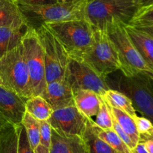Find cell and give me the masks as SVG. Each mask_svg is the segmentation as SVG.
I'll list each match as a JSON object with an SVG mask.
<instances>
[{"mask_svg":"<svg viewBox=\"0 0 153 153\" xmlns=\"http://www.w3.org/2000/svg\"><path fill=\"white\" fill-rule=\"evenodd\" d=\"M140 8L139 0H89L85 19L96 29L105 31L108 25L115 21L128 25Z\"/></svg>","mask_w":153,"mask_h":153,"instance_id":"6da1fadb","label":"cell"},{"mask_svg":"<svg viewBox=\"0 0 153 153\" xmlns=\"http://www.w3.org/2000/svg\"><path fill=\"white\" fill-rule=\"evenodd\" d=\"M105 32L118 52L123 74L126 76L144 75L153 80V71L148 67L130 39L126 29V24L115 21L108 25Z\"/></svg>","mask_w":153,"mask_h":153,"instance_id":"7a4b0ae2","label":"cell"},{"mask_svg":"<svg viewBox=\"0 0 153 153\" xmlns=\"http://www.w3.org/2000/svg\"><path fill=\"white\" fill-rule=\"evenodd\" d=\"M0 83L25 98L33 95L22 41L0 58Z\"/></svg>","mask_w":153,"mask_h":153,"instance_id":"3957f363","label":"cell"},{"mask_svg":"<svg viewBox=\"0 0 153 153\" xmlns=\"http://www.w3.org/2000/svg\"><path fill=\"white\" fill-rule=\"evenodd\" d=\"M44 24L59 39L72 58H81L94 41V28L85 18Z\"/></svg>","mask_w":153,"mask_h":153,"instance_id":"277c9868","label":"cell"},{"mask_svg":"<svg viewBox=\"0 0 153 153\" xmlns=\"http://www.w3.org/2000/svg\"><path fill=\"white\" fill-rule=\"evenodd\" d=\"M87 2L88 0H82L73 3L56 2L44 5H19L30 26H31L35 22L38 26L43 23L85 19Z\"/></svg>","mask_w":153,"mask_h":153,"instance_id":"5b68a950","label":"cell"},{"mask_svg":"<svg viewBox=\"0 0 153 153\" xmlns=\"http://www.w3.org/2000/svg\"><path fill=\"white\" fill-rule=\"evenodd\" d=\"M80 58L103 77L107 78L109 74L121 69L116 47L107 32L103 30L94 28L92 45Z\"/></svg>","mask_w":153,"mask_h":153,"instance_id":"8992f818","label":"cell"},{"mask_svg":"<svg viewBox=\"0 0 153 153\" xmlns=\"http://www.w3.org/2000/svg\"><path fill=\"white\" fill-rule=\"evenodd\" d=\"M34 28L43 47L46 82L65 78L70 58L68 52L46 24H41Z\"/></svg>","mask_w":153,"mask_h":153,"instance_id":"52a82bcc","label":"cell"},{"mask_svg":"<svg viewBox=\"0 0 153 153\" xmlns=\"http://www.w3.org/2000/svg\"><path fill=\"white\" fill-rule=\"evenodd\" d=\"M33 95H42L46 86L43 47L35 28L29 26L22 39Z\"/></svg>","mask_w":153,"mask_h":153,"instance_id":"ba28073f","label":"cell"},{"mask_svg":"<svg viewBox=\"0 0 153 153\" xmlns=\"http://www.w3.org/2000/svg\"><path fill=\"white\" fill-rule=\"evenodd\" d=\"M118 91L131 99L134 109L153 124V80L144 75L126 76L115 81Z\"/></svg>","mask_w":153,"mask_h":153,"instance_id":"9c48e42d","label":"cell"},{"mask_svg":"<svg viewBox=\"0 0 153 153\" xmlns=\"http://www.w3.org/2000/svg\"><path fill=\"white\" fill-rule=\"evenodd\" d=\"M65 78L73 92L88 89L102 95L111 88L107 78L100 76L80 58L70 57Z\"/></svg>","mask_w":153,"mask_h":153,"instance_id":"30bf717a","label":"cell"},{"mask_svg":"<svg viewBox=\"0 0 153 153\" xmlns=\"http://www.w3.org/2000/svg\"><path fill=\"white\" fill-rule=\"evenodd\" d=\"M52 128L67 135L82 136L88 118L84 116L76 106L55 110L49 119Z\"/></svg>","mask_w":153,"mask_h":153,"instance_id":"8fae6325","label":"cell"},{"mask_svg":"<svg viewBox=\"0 0 153 153\" xmlns=\"http://www.w3.org/2000/svg\"><path fill=\"white\" fill-rule=\"evenodd\" d=\"M26 99L0 84V122L16 126L21 124Z\"/></svg>","mask_w":153,"mask_h":153,"instance_id":"7c38bea8","label":"cell"},{"mask_svg":"<svg viewBox=\"0 0 153 153\" xmlns=\"http://www.w3.org/2000/svg\"><path fill=\"white\" fill-rule=\"evenodd\" d=\"M41 96L53 110L75 105L74 92L66 78L48 82Z\"/></svg>","mask_w":153,"mask_h":153,"instance_id":"4fadbf2b","label":"cell"},{"mask_svg":"<svg viewBox=\"0 0 153 153\" xmlns=\"http://www.w3.org/2000/svg\"><path fill=\"white\" fill-rule=\"evenodd\" d=\"M49 153H88L82 136L67 135L52 128Z\"/></svg>","mask_w":153,"mask_h":153,"instance_id":"5bb4252c","label":"cell"},{"mask_svg":"<svg viewBox=\"0 0 153 153\" xmlns=\"http://www.w3.org/2000/svg\"><path fill=\"white\" fill-rule=\"evenodd\" d=\"M31 26L16 0H0V27Z\"/></svg>","mask_w":153,"mask_h":153,"instance_id":"9a60e30c","label":"cell"},{"mask_svg":"<svg viewBox=\"0 0 153 153\" xmlns=\"http://www.w3.org/2000/svg\"><path fill=\"white\" fill-rule=\"evenodd\" d=\"M74 103L78 110L88 119L97 115L102 103V97L91 90L79 89L74 92Z\"/></svg>","mask_w":153,"mask_h":153,"instance_id":"2e32d148","label":"cell"},{"mask_svg":"<svg viewBox=\"0 0 153 153\" xmlns=\"http://www.w3.org/2000/svg\"><path fill=\"white\" fill-rule=\"evenodd\" d=\"M126 29L136 49L153 71V37L132 26L126 25Z\"/></svg>","mask_w":153,"mask_h":153,"instance_id":"e0dca14e","label":"cell"},{"mask_svg":"<svg viewBox=\"0 0 153 153\" xmlns=\"http://www.w3.org/2000/svg\"><path fill=\"white\" fill-rule=\"evenodd\" d=\"M28 27H0V58L21 43Z\"/></svg>","mask_w":153,"mask_h":153,"instance_id":"ac0fdd59","label":"cell"},{"mask_svg":"<svg viewBox=\"0 0 153 153\" xmlns=\"http://www.w3.org/2000/svg\"><path fill=\"white\" fill-rule=\"evenodd\" d=\"M91 120L88 119L86 129L82 135V139L86 146L88 153H119L107 142L100 138L92 126ZM94 120V119H93Z\"/></svg>","mask_w":153,"mask_h":153,"instance_id":"d6986e66","label":"cell"},{"mask_svg":"<svg viewBox=\"0 0 153 153\" xmlns=\"http://www.w3.org/2000/svg\"><path fill=\"white\" fill-rule=\"evenodd\" d=\"M53 109L41 95H32L25 100V112L38 121H46L50 118Z\"/></svg>","mask_w":153,"mask_h":153,"instance_id":"ffe728a7","label":"cell"},{"mask_svg":"<svg viewBox=\"0 0 153 153\" xmlns=\"http://www.w3.org/2000/svg\"><path fill=\"white\" fill-rule=\"evenodd\" d=\"M101 96L110 106L126 112L132 118L137 115L131 99L120 91L109 88Z\"/></svg>","mask_w":153,"mask_h":153,"instance_id":"44dd1931","label":"cell"},{"mask_svg":"<svg viewBox=\"0 0 153 153\" xmlns=\"http://www.w3.org/2000/svg\"><path fill=\"white\" fill-rule=\"evenodd\" d=\"M108 106L112 117L119 124V125L120 126L123 130H124V132L129 136L130 139L136 145L139 142L140 134H139L137 128H136L134 118L131 116L128 115V113L112 107L109 105Z\"/></svg>","mask_w":153,"mask_h":153,"instance_id":"7402d4cb","label":"cell"},{"mask_svg":"<svg viewBox=\"0 0 153 153\" xmlns=\"http://www.w3.org/2000/svg\"><path fill=\"white\" fill-rule=\"evenodd\" d=\"M18 126L6 124L0 129V153H17Z\"/></svg>","mask_w":153,"mask_h":153,"instance_id":"603a6c76","label":"cell"},{"mask_svg":"<svg viewBox=\"0 0 153 153\" xmlns=\"http://www.w3.org/2000/svg\"><path fill=\"white\" fill-rule=\"evenodd\" d=\"M92 126L96 134L100 138L107 142L114 149L119 153H131V149L121 140V138L117 134L116 132L111 129H102L99 128L94 123V120H91Z\"/></svg>","mask_w":153,"mask_h":153,"instance_id":"cb8c5ba5","label":"cell"},{"mask_svg":"<svg viewBox=\"0 0 153 153\" xmlns=\"http://www.w3.org/2000/svg\"><path fill=\"white\" fill-rule=\"evenodd\" d=\"M21 124L25 129L31 148L34 150L40 144V121L25 112Z\"/></svg>","mask_w":153,"mask_h":153,"instance_id":"d4e9b609","label":"cell"},{"mask_svg":"<svg viewBox=\"0 0 153 153\" xmlns=\"http://www.w3.org/2000/svg\"><path fill=\"white\" fill-rule=\"evenodd\" d=\"M94 123L102 129L113 128L112 115L111 113L108 105L107 104L105 100L102 98V103L100 105V110H99L97 115L96 116V120L94 121Z\"/></svg>","mask_w":153,"mask_h":153,"instance_id":"484cf974","label":"cell"},{"mask_svg":"<svg viewBox=\"0 0 153 153\" xmlns=\"http://www.w3.org/2000/svg\"><path fill=\"white\" fill-rule=\"evenodd\" d=\"M153 23V5L141 8L128 25L135 26Z\"/></svg>","mask_w":153,"mask_h":153,"instance_id":"4316f807","label":"cell"},{"mask_svg":"<svg viewBox=\"0 0 153 153\" xmlns=\"http://www.w3.org/2000/svg\"><path fill=\"white\" fill-rule=\"evenodd\" d=\"M17 153H34V149L31 148L26 133L22 124L18 126V145Z\"/></svg>","mask_w":153,"mask_h":153,"instance_id":"83f0119b","label":"cell"},{"mask_svg":"<svg viewBox=\"0 0 153 153\" xmlns=\"http://www.w3.org/2000/svg\"><path fill=\"white\" fill-rule=\"evenodd\" d=\"M133 118L139 134L153 135V124L150 120L144 116H139L137 115Z\"/></svg>","mask_w":153,"mask_h":153,"instance_id":"f1b7e54d","label":"cell"},{"mask_svg":"<svg viewBox=\"0 0 153 153\" xmlns=\"http://www.w3.org/2000/svg\"><path fill=\"white\" fill-rule=\"evenodd\" d=\"M40 144L49 148L52 139V127L49 120L40 122Z\"/></svg>","mask_w":153,"mask_h":153,"instance_id":"f546056e","label":"cell"},{"mask_svg":"<svg viewBox=\"0 0 153 153\" xmlns=\"http://www.w3.org/2000/svg\"><path fill=\"white\" fill-rule=\"evenodd\" d=\"M112 118H113L114 130V131L117 133V134L118 136L121 138V140H122L123 141V142H125V143L126 144V145L128 146L131 149H132V148H134L136 145L132 142V140L130 139L129 136H128V135H127L124 132V130H123V129L121 128L120 126L119 125V124H118V123L115 121L114 118L113 117H112Z\"/></svg>","mask_w":153,"mask_h":153,"instance_id":"4dcf8cb0","label":"cell"},{"mask_svg":"<svg viewBox=\"0 0 153 153\" xmlns=\"http://www.w3.org/2000/svg\"><path fill=\"white\" fill-rule=\"evenodd\" d=\"M19 4H29V5H44V4L56 3V0H16Z\"/></svg>","mask_w":153,"mask_h":153,"instance_id":"1f68e13d","label":"cell"},{"mask_svg":"<svg viewBox=\"0 0 153 153\" xmlns=\"http://www.w3.org/2000/svg\"><path fill=\"white\" fill-rule=\"evenodd\" d=\"M139 141L145 144L149 153H153V135L140 134Z\"/></svg>","mask_w":153,"mask_h":153,"instance_id":"d6a6232c","label":"cell"},{"mask_svg":"<svg viewBox=\"0 0 153 153\" xmlns=\"http://www.w3.org/2000/svg\"><path fill=\"white\" fill-rule=\"evenodd\" d=\"M132 26L135 27L136 28L140 30V31L147 33L148 34H149V35L153 37V23L141 24V25H135Z\"/></svg>","mask_w":153,"mask_h":153,"instance_id":"836d02e7","label":"cell"},{"mask_svg":"<svg viewBox=\"0 0 153 153\" xmlns=\"http://www.w3.org/2000/svg\"><path fill=\"white\" fill-rule=\"evenodd\" d=\"M131 153H149L143 142L139 141L135 146L131 149Z\"/></svg>","mask_w":153,"mask_h":153,"instance_id":"e575fe53","label":"cell"},{"mask_svg":"<svg viewBox=\"0 0 153 153\" xmlns=\"http://www.w3.org/2000/svg\"><path fill=\"white\" fill-rule=\"evenodd\" d=\"M34 151V153H49V148L40 144Z\"/></svg>","mask_w":153,"mask_h":153,"instance_id":"d590c367","label":"cell"},{"mask_svg":"<svg viewBox=\"0 0 153 153\" xmlns=\"http://www.w3.org/2000/svg\"><path fill=\"white\" fill-rule=\"evenodd\" d=\"M139 1H140V8L153 5V0H139Z\"/></svg>","mask_w":153,"mask_h":153,"instance_id":"8d00e7d4","label":"cell"},{"mask_svg":"<svg viewBox=\"0 0 153 153\" xmlns=\"http://www.w3.org/2000/svg\"><path fill=\"white\" fill-rule=\"evenodd\" d=\"M79 1H82V0H56L57 2L59 3H73L77 2Z\"/></svg>","mask_w":153,"mask_h":153,"instance_id":"74e56055","label":"cell"},{"mask_svg":"<svg viewBox=\"0 0 153 153\" xmlns=\"http://www.w3.org/2000/svg\"><path fill=\"white\" fill-rule=\"evenodd\" d=\"M4 124H4V123H2V122H0V129H1V127H2L3 125H4Z\"/></svg>","mask_w":153,"mask_h":153,"instance_id":"f35d334b","label":"cell"},{"mask_svg":"<svg viewBox=\"0 0 153 153\" xmlns=\"http://www.w3.org/2000/svg\"><path fill=\"white\" fill-rule=\"evenodd\" d=\"M88 1H89V0H88Z\"/></svg>","mask_w":153,"mask_h":153,"instance_id":"ab89813d","label":"cell"},{"mask_svg":"<svg viewBox=\"0 0 153 153\" xmlns=\"http://www.w3.org/2000/svg\"><path fill=\"white\" fill-rule=\"evenodd\" d=\"M0 84H1V83H0Z\"/></svg>","mask_w":153,"mask_h":153,"instance_id":"60d3db41","label":"cell"}]
</instances>
